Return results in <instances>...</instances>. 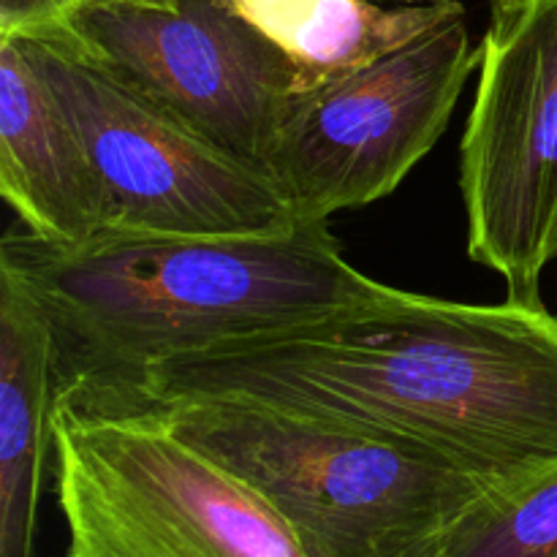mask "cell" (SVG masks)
I'll return each instance as SVG.
<instances>
[{"label": "cell", "mask_w": 557, "mask_h": 557, "mask_svg": "<svg viewBox=\"0 0 557 557\" xmlns=\"http://www.w3.org/2000/svg\"><path fill=\"white\" fill-rule=\"evenodd\" d=\"M52 330L30 288L0 267V557H36L52 462Z\"/></svg>", "instance_id": "30bf717a"}, {"label": "cell", "mask_w": 557, "mask_h": 557, "mask_svg": "<svg viewBox=\"0 0 557 557\" xmlns=\"http://www.w3.org/2000/svg\"><path fill=\"white\" fill-rule=\"evenodd\" d=\"M381 3H462V0H381Z\"/></svg>", "instance_id": "5bb4252c"}, {"label": "cell", "mask_w": 557, "mask_h": 557, "mask_svg": "<svg viewBox=\"0 0 557 557\" xmlns=\"http://www.w3.org/2000/svg\"><path fill=\"white\" fill-rule=\"evenodd\" d=\"M267 38L308 87L373 63L444 22L462 3L223 0Z\"/></svg>", "instance_id": "8fae6325"}, {"label": "cell", "mask_w": 557, "mask_h": 557, "mask_svg": "<svg viewBox=\"0 0 557 557\" xmlns=\"http://www.w3.org/2000/svg\"><path fill=\"white\" fill-rule=\"evenodd\" d=\"M0 267L41 305L54 395L76 400H109L166 359L308 324L386 292L346 259L330 223L215 237L101 232L79 245L9 232Z\"/></svg>", "instance_id": "7a4b0ae2"}, {"label": "cell", "mask_w": 557, "mask_h": 557, "mask_svg": "<svg viewBox=\"0 0 557 557\" xmlns=\"http://www.w3.org/2000/svg\"><path fill=\"white\" fill-rule=\"evenodd\" d=\"M468 256L544 302L557 261V0H493L460 141Z\"/></svg>", "instance_id": "8992f818"}, {"label": "cell", "mask_w": 557, "mask_h": 557, "mask_svg": "<svg viewBox=\"0 0 557 557\" xmlns=\"http://www.w3.org/2000/svg\"><path fill=\"white\" fill-rule=\"evenodd\" d=\"M134 408L158 413L250 484L310 557H444L457 531L498 495L433 457L250 403Z\"/></svg>", "instance_id": "3957f363"}, {"label": "cell", "mask_w": 557, "mask_h": 557, "mask_svg": "<svg viewBox=\"0 0 557 557\" xmlns=\"http://www.w3.org/2000/svg\"><path fill=\"white\" fill-rule=\"evenodd\" d=\"M479 71L466 5L373 63L294 98L264 172L299 223L386 199L449 128Z\"/></svg>", "instance_id": "5b68a950"}, {"label": "cell", "mask_w": 557, "mask_h": 557, "mask_svg": "<svg viewBox=\"0 0 557 557\" xmlns=\"http://www.w3.org/2000/svg\"><path fill=\"white\" fill-rule=\"evenodd\" d=\"M98 0H0V33H30L63 25Z\"/></svg>", "instance_id": "4fadbf2b"}, {"label": "cell", "mask_w": 557, "mask_h": 557, "mask_svg": "<svg viewBox=\"0 0 557 557\" xmlns=\"http://www.w3.org/2000/svg\"><path fill=\"white\" fill-rule=\"evenodd\" d=\"M232 156L264 169L297 69L223 0H98L44 27Z\"/></svg>", "instance_id": "52a82bcc"}, {"label": "cell", "mask_w": 557, "mask_h": 557, "mask_svg": "<svg viewBox=\"0 0 557 557\" xmlns=\"http://www.w3.org/2000/svg\"><path fill=\"white\" fill-rule=\"evenodd\" d=\"M0 196L47 243L79 245L103 232L90 152L22 33H0Z\"/></svg>", "instance_id": "9c48e42d"}, {"label": "cell", "mask_w": 557, "mask_h": 557, "mask_svg": "<svg viewBox=\"0 0 557 557\" xmlns=\"http://www.w3.org/2000/svg\"><path fill=\"white\" fill-rule=\"evenodd\" d=\"M177 400L250 403L354 430L504 495L557 468V315L544 302L386 286L357 308L166 359L134 389L79 403Z\"/></svg>", "instance_id": "6da1fadb"}, {"label": "cell", "mask_w": 557, "mask_h": 557, "mask_svg": "<svg viewBox=\"0 0 557 557\" xmlns=\"http://www.w3.org/2000/svg\"><path fill=\"white\" fill-rule=\"evenodd\" d=\"M69 107L103 194V232L267 234L297 226L261 166L196 134L47 33H22Z\"/></svg>", "instance_id": "ba28073f"}, {"label": "cell", "mask_w": 557, "mask_h": 557, "mask_svg": "<svg viewBox=\"0 0 557 557\" xmlns=\"http://www.w3.org/2000/svg\"><path fill=\"white\" fill-rule=\"evenodd\" d=\"M65 557H310L250 484L158 413L52 397Z\"/></svg>", "instance_id": "277c9868"}, {"label": "cell", "mask_w": 557, "mask_h": 557, "mask_svg": "<svg viewBox=\"0 0 557 557\" xmlns=\"http://www.w3.org/2000/svg\"><path fill=\"white\" fill-rule=\"evenodd\" d=\"M444 557H557V468L493 495Z\"/></svg>", "instance_id": "7c38bea8"}]
</instances>
